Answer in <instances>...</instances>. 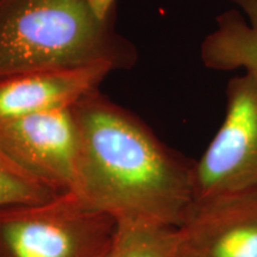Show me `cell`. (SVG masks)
Instances as JSON below:
<instances>
[{
	"label": "cell",
	"mask_w": 257,
	"mask_h": 257,
	"mask_svg": "<svg viewBox=\"0 0 257 257\" xmlns=\"http://www.w3.org/2000/svg\"><path fill=\"white\" fill-rule=\"evenodd\" d=\"M79 134L73 191L118 221L179 229L194 205V162L100 91L73 106Z\"/></svg>",
	"instance_id": "1"
},
{
	"label": "cell",
	"mask_w": 257,
	"mask_h": 257,
	"mask_svg": "<svg viewBox=\"0 0 257 257\" xmlns=\"http://www.w3.org/2000/svg\"><path fill=\"white\" fill-rule=\"evenodd\" d=\"M118 0H0V78L104 63L136 66L138 51L115 28Z\"/></svg>",
	"instance_id": "2"
},
{
	"label": "cell",
	"mask_w": 257,
	"mask_h": 257,
	"mask_svg": "<svg viewBox=\"0 0 257 257\" xmlns=\"http://www.w3.org/2000/svg\"><path fill=\"white\" fill-rule=\"evenodd\" d=\"M118 220L78 193L0 206V257H102Z\"/></svg>",
	"instance_id": "3"
},
{
	"label": "cell",
	"mask_w": 257,
	"mask_h": 257,
	"mask_svg": "<svg viewBox=\"0 0 257 257\" xmlns=\"http://www.w3.org/2000/svg\"><path fill=\"white\" fill-rule=\"evenodd\" d=\"M194 205L257 198V76L245 72L226 87L216 136L194 162Z\"/></svg>",
	"instance_id": "4"
},
{
	"label": "cell",
	"mask_w": 257,
	"mask_h": 257,
	"mask_svg": "<svg viewBox=\"0 0 257 257\" xmlns=\"http://www.w3.org/2000/svg\"><path fill=\"white\" fill-rule=\"evenodd\" d=\"M0 150L53 187L73 191L79 156L73 107L0 120Z\"/></svg>",
	"instance_id": "5"
},
{
	"label": "cell",
	"mask_w": 257,
	"mask_h": 257,
	"mask_svg": "<svg viewBox=\"0 0 257 257\" xmlns=\"http://www.w3.org/2000/svg\"><path fill=\"white\" fill-rule=\"evenodd\" d=\"M178 232L181 257H257V198L193 205Z\"/></svg>",
	"instance_id": "6"
},
{
	"label": "cell",
	"mask_w": 257,
	"mask_h": 257,
	"mask_svg": "<svg viewBox=\"0 0 257 257\" xmlns=\"http://www.w3.org/2000/svg\"><path fill=\"white\" fill-rule=\"evenodd\" d=\"M112 72L111 66L98 63L0 78V120L73 107L83 96L99 91Z\"/></svg>",
	"instance_id": "7"
},
{
	"label": "cell",
	"mask_w": 257,
	"mask_h": 257,
	"mask_svg": "<svg viewBox=\"0 0 257 257\" xmlns=\"http://www.w3.org/2000/svg\"><path fill=\"white\" fill-rule=\"evenodd\" d=\"M237 10L225 11L202 41L200 59L213 70L244 69L257 76V0H231Z\"/></svg>",
	"instance_id": "8"
},
{
	"label": "cell",
	"mask_w": 257,
	"mask_h": 257,
	"mask_svg": "<svg viewBox=\"0 0 257 257\" xmlns=\"http://www.w3.org/2000/svg\"><path fill=\"white\" fill-rule=\"evenodd\" d=\"M102 257H180L178 229L118 221L114 238Z\"/></svg>",
	"instance_id": "9"
},
{
	"label": "cell",
	"mask_w": 257,
	"mask_h": 257,
	"mask_svg": "<svg viewBox=\"0 0 257 257\" xmlns=\"http://www.w3.org/2000/svg\"><path fill=\"white\" fill-rule=\"evenodd\" d=\"M62 192L32 175L0 150V206L42 202Z\"/></svg>",
	"instance_id": "10"
},
{
	"label": "cell",
	"mask_w": 257,
	"mask_h": 257,
	"mask_svg": "<svg viewBox=\"0 0 257 257\" xmlns=\"http://www.w3.org/2000/svg\"><path fill=\"white\" fill-rule=\"evenodd\" d=\"M180 257H181V256H180Z\"/></svg>",
	"instance_id": "11"
}]
</instances>
